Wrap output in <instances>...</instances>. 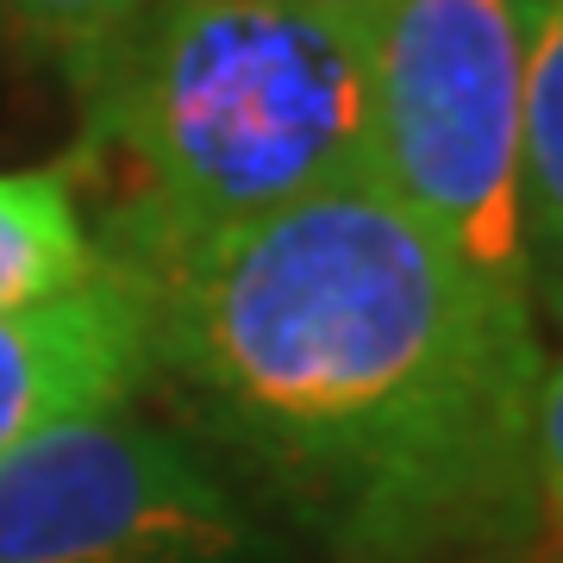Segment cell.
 <instances>
[{
  "instance_id": "6da1fadb",
  "label": "cell",
  "mask_w": 563,
  "mask_h": 563,
  "mask_svg": "<svg viewBox=\"0 0 563 563\" xmlns=\"http://www.w3.org/2000/svg\"><path fill=\"white\" fill-rule=\"evenodd\" d=\"M151 383L332 563H520L544 325L351 181L151 282Z\"/></svg>"
},
{
  "instance_id": "7a4b0ae2",
  "label": "cell",
  "mask_w": 563,
  "mask_h": 563,
  "mask_svg": "<svg viewBox=\"0 0 563 563\" xmlns=\"http://www.w3.org/2000/svg\"><path fill=\"white\" fill-rule=\"evenodd\" d=\"M63 163L125 282L369 176V44L307 0H151L76 69Z\"/></svg>"
},
{
  "instance_id": "3957f363",
  "label": "cell",
  "mask_w": 563,
  "mask_h": 563,
  "mask_svg": "<svg viewBox=\"0 0 563 563\" xmlns=\"http://www.w3.org/2000/svg\"><path fill=\"white\" fill-rule=\"evenodd\" d=\"M369 44V176L483 282L539 320L520 201L514 0H388Z\"/></svg>"
},
{
  "instance_id": "277c9868",
  "label": "cell",
  "mask_w": 563,
  "mask_h": 563,
  "mask_svg": "<svg viewBox=\"0 0 563 563\" xmlns=\"http://www.w3.org/2000/svg\"><path fill=\"white\" fill-rule=\"evenodd\" d=\"M0 563H269V532L195 439L107 407L0 457Z\"/></svg>"
},
{
  "instance_id": "5b68a950",
  "label": "cell",
  "mask_w": 563,
  "mask_h": 563,
  "mask_svg": "<svg viewBox=\"0 0 563 563\" xmlns=\"http://www.w3.org/2000/svg\"><path fill=\"white\" fill-rule=\"evenodd\" d=\"M151 383L144 295L107 269L44 307L0 313V457H13L51 426L132 407Z\"/></svg>"
},
{
  "instance_id": "8992f818",
  "label": "cell",
  "mask_w": 563,
  "mask_h": 563,
  "mask_svg": "<svg viewBox=\"0 0 563 563\" xmlns=\"http://www.w3.org/2000/svg\"><path fill=\"white\" fill-rule=\"evenodd\" d=\"M520 20V201L539 325L563 332V0H514Z\"/></svg>"
},
{
  "instance_id": "52a82bcc",
  "label": "cell",
  "mask_w": 563,
  "mask_h": 563,
  "mask_svg": "<svg viewBox=\"0 0 563 563\" xmlns=\"http://www.w3.org/2000/svg\"><path fill=\"white\" fill-rule=\"evenodd\" d=\"M101 276L69 169H0V313L63 301Z\"/></svg>"
},
{
  "instance_id": "ba28073f",
  "label": "cell",
  "mask_w": 563,
  "mask_h": 563,
  "mask_svg": "<svg viewBox=\"0 0 563 563\" xmlns=\"http://www.w3.org/2000/svg\"><path fill=\"white\" fill-rule=\"evenodd\" d=\"M151 0H0V13L20 25L25 38L76 76L139 20Z\"/></svg>"
},
{
  "instance_id": "9c48e42d",
  "label": "cell",
  "mask_w": 563,
  "mask_h": 563,
  "mask_svg": "<svg viewBox=\"0 0 563 563\" xmlns=\"http://www.w3.org/2000/svg\"><path fill=\"white\" fill-rule=\"evenodd\" d=\"M532 495H539V526L520 563H563V357L544 363L539 407H532Z\"/></svg>"
},
{
  "instance_id": "30bf717a",
  "label": "cell",
  "mask_w": 563,
  "mask_h": 563,
  "mask_svg": "<svg viewBox=\"0 0 563 563\" xmlns=\"http://www.w3.org/2000/svg\"><path fill=\"white\" fill-rule=\"evenodd\" d=\"M307 7H320V13H332V20L357 25V32H369L376 25V13H383L388 0H307Z\"/></svg>"
}]
</instances>
